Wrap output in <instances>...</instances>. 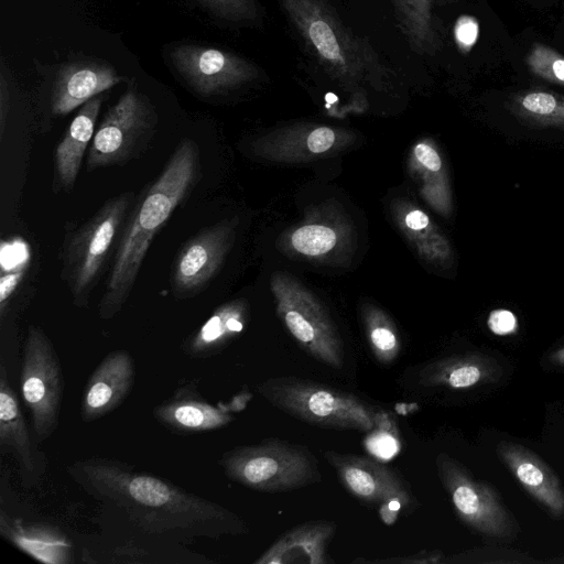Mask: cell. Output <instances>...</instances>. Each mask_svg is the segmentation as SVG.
Here are the masks:
<instances>
[{
	"label": "cell",
	"instance_id": "1",
	"mask_svg": "<svg viewBox=\"0 0 564 564\" xmlns=\"http://www.w3.org/2000/svg\"><path fill=\"white\" fill-rule=\"evenodd\" d=\"M68 473L89 496L120 510L151 534L219 539L248 531L245 522L225 507L118 460L85 458L73 463Z\"/></svg>",
	"mask_w": 564,
	"mask_h": 564
},
{
	"label": "cell",
	"instance_id": "6",
	"mask_svg": "<svg viewBox=\"0 0 564 564\" xmlns=\"http://www.w3.org/2000/svg\"><path fill=\"white\" fill-rule=\"evenodd\" d=\"M219 464L231 480L264 492L290 491L322 480L313 453L280 438L234 447L221 455Z\"/></svg>",
	"mask_w": 564,
	"mask_h": 564
},
{
	"label": "cell",
	"instance_id": "28",
	"mask_svg": "<svg viewBox=\"0 0 564 564\" xmlns=\"http://www.w3.org/2000/svg\"><path fill=\"white\" fill-rule=\"evenodd\" d=\"M293 247L306 256L328 252L336 245V234L323 225H307L299 228L292 236Z\"/></svg>",
	"mask_w": 564,
	"mask_h": 564
},
{
	"label": "cell",
	"instance_id": "30",
	"mask_svg": "<svg viewBox=\"0 0 564 564\" xmlns=\"http://www.w3.org/2000/svg\"><path fill=\"white\" fill-rule=\"evenodd\" d=\"M528 63L540 76L564 84V57L556 52L538 45L532 51Z\"/></svg>",
	"mask_w": 564,
	"mask_h": 564
},
{
	"label": "cell",
	"instance_id": "35",
	"mask_svg": "<svg viewBox=\"0 0 564 564\" xmlns=\"http://www.w3.org/2000/svg\"><path fill=\"white\" fill-rule=\"evenodd\" d=\"M417 161L430 172L438 173L442 169L440 154L431 145L420 143L414 149Z\"/></svg>",
	"mask_w": 564,
	"mask_h": 564
},
{
	"label": "cell",
	"instance_id": "20",
	"mask_svg": "<svg viewBox=\"0 0 564 564\" xmlns=\"http://www.w3.org/2000/svg\"><path fill=\"white\" fill-rule=\"evenodd\" d=\"M100 95L80 106L70 121L54 153V188L70 192L77 181L83 159L96 131L101 108Z\"/></svg>",
	"mask_w": 564,
	"mask_h": 564
},
{
	"label": "cell",
	"instance_id": "5",
	"mask_svg": "<svg viewBox=\"0 0 564 564\" xmlns=\"http://www.w3.org/2000/svg\"><path fill=\"white\" fill-rule=\"evenodd\" d=\"M257 391L273 406L312 425L364 433L375 426L376 408L352 393L313 380L269 378Z\"/></svg>",
	"mask_w": 564,
	"mask_h": 564
},
{
	"label": "cell",
	"instance_id": "38",
	"mask_svg": "<svg viewBox=\"0 0 564 564\" xmlns=\"http://www.w3.org/2000/svg\"><path fill=\"white\" fill-rule=\"evenodd\" d=\"M547 360L553 366L564 367V346L552 351Z\"/></svg>",
	"mask_w": 564,
	"mask_h": 564
},
{
	"label": "cell",
	"instance_id": "33",
	"mask_svg": "<svg viewBox=\"0 0 564 564\" xmlns=\"http://www.w3.org/2000/svg\"><path fill=\"white\" fill-rule=\"evenodd\" d=\"M24 275V269L2 273L0 276V315L4 317L6 307L12 294L21 283Z\"/></svg>",
	"mask_w": 564,
	"mask_h": 564
},
{
	"label": "cell",
	"instance_id": "34",
	"mask_svg": "<svg viewBox=\"0 0 564 564\" xmlns=\"http://www.w3.org/2000/svg\"><path fill=\"white\" fill-rule=\"evenodd\" d=\"M307 148L313 153L326 152L335 141V132L328 127H318L307 137Z\"/></svg>",
	"mask_w": 564,
	"mask_h": 564
},
{
	"label": "cell",
	"instance_id": "16",
	"mask_svg": "<svg viewBox=\"0 0 564 564\" xmlns=\"http://www.w3.org/2000/svg\"><path fill=\"white\" fill-rule=\"evenodd\" d=\"M121 80L117 70L105 62L79 61L65 64L53 86L51 111L54 116H65Z\"/></svg>",
	"mask_w": 564,
	"mask_h": 564
},
{
	"label": "cell",
	"instance_id": "14",
	"mask_svg": "<svg viewBox=\"0 0 564 564\" xmlns=\"http://www.w3.org/2000/svg\"><path fill=\"white\" fill-rule=\"evenodd\" d=\"M135 379V364L128 350L110 351L95 368L85 386L80 416L86 423L117 409L128 397Z\"/></svg>",
	"mask_w": 564,
	"mask_h": 564
},
{
	"label": "cell",
	"instance_id": "39",
	"mask_svg": "<svg viewBox=\"0 0 564 564\" xmlns=\"http://www.w3.org/2000/svg\"><path fill=\"white\" fill-rule=\"evenodd\" d=\"M560 127L564 126V101L561 102L560 107V116H558V124Z\"/></svg>",
	"mask_w": 564,
	"mask_h": 564
},
{
	"label": "cell",
	"instance_id": "8",
	"mask_svg": "<svg viewBox=\"0 0 564 564\" xmlns=\"http://www.w3.org/2000/svg\"><path fill=\"white\" fill-rule=\"evenodd\" d=\"M20 384L36 444L42 443L58 425L64 377L52 341L36 325H30L26 332Z\"/></svg>",
	"mask_w": 564,
	"mask_h": 564
},
{
	"label": "cell",
	"instance_id": "7",
	"mask_svg": "<svg viewBox=\"0 0 564 564\" xmlns=\"http://www.w3.org/2000/svg\"><path fill=\"white\" fill-rule=\"evenodd\" d=\"M158 115L150 99L129 82L97 127L86 158L87 171L127 164L140 155L152 139Z\"/></svg>",
	"mask_w": 564,
	"mask_h": 564
},
{
	"label": "cell",
	"instance_id": "17",
	"mask_svg": "<svg viewBox=\"0 0 564 564\" xmlns=\"http://www.w3.org/2000/svg\"><path fill=\"white\" fill-rule=\"evenodd\" d=\"M497 453L535 501L553 518H564V488L553 470L536 454L507 441L497 445Z\"/></svg>",
	"mask_w": 564,
	"mask_h": 564
},
{
	"label": "cell",
	"instance_id": "32",
	"mask_svg": "<svg viewBox=\"0 0 564 564\" xmlns=\"http://www.w3.org/2000/svg\"><path fill=\"white\" fill-rule=\"evenodd\" d=\"M487 325L494 334L505 336L517 330L518 321L511 311L499 308L489 314Z\"/></svg>",
	"mask_w": 564,
	"mask_h": 564
},
{
	"label": "cell",
	"instance_id": "29",
	"mask_svg": "<svg viewBox=\"0 0 564 564\" xmlns=\"http://www.w3.org/2000/svg\"><path fill=\"white\" fill-rule=\"evenodd\" d=\"M214 15L232 22H253L259 18L256 0H197Z\"/></svg>",
	"mask_w": 564,
	"mask_h": 564
},
{
	"label": "cell",
	"instance_id": "18",
	"mask_svg": "<svg viewBox=\"0 0 564 564\" xmlns=\"http://www.w3.org/2000/svg\"><path fill=\"white\" fill-rule=\"evenodd\" d=\"M232 405L207 402L195 389L183 387L161 404L153 415L160 424L177 434H198L220 429L232 420Z\"/></svg>",
	"mask_w": 564,
	"mask_h": 564
},
{
	"label": "cell",
	"instance_id": "13",
	"mask_svg": "<svg viewBox=\"0 0 564 564\" xmlns=\"http://www.w3.org/2000/svg\"><path fill=\"white\" fill-rule=\"evenodd\" d=\"M278 312L296 343L319 362L344 366V346L334 324L313 297L303 292L279 294Z\"/></svg>",
	"mask_w": 564,
	"mask_h": 564
},
{
	"label": "cell",
	"instance_id": "12",
	"mask_svg": "<svg viewBox=\"0 0 564 564\" xmlns=\"http://www.w3.org/2000/svg\"><path fill=\"white\" fill-rule=\"evenodd\" d=\"M232 235L230 224L220 221L202 229L183 243L171 271L175 297L195 296L208 285L230 249Z\"/></svg>",
	"mask_w": 564,
	"mask_h": 564
},
{
	"label": "cell",
	"instance_id": "37",
	"mask_svg": "<svg viewBox=\"0 0 564 564\" xmlns=\"http://www.w3.org/2000/svg\"><path fill=\"white\" fill-rule=\"evenodd\" d=\"M404 220L406 227L413 231H420L430 226L429 216L420 209L409 212Z\"/></svg>",
	"mask_w": 564,
	"mask_h": 564
},
{
	"label": "cell",
	"instance_id": "19",
	"mask_svg": "<svg viewBox=\"0 0 564 564\" xmlns=\"http://www.w3.org/2000/svg\"><path fill=\"white\" fill-rule=\"evenodd\" d=\"M336 532L330 520H311L290 529L254 564H326V550Z\"/></svg>",
	"mask_w": 564,
	"mask_h": 564
},
{
	"label": "cell",
	"instance_id": "22",
	"mask_svg": "<svg viewBox=\"0 0 564 564\" xmlns=\"http://www.w3.org/2000/svg\"><path fill=\"white\" fill-rule=\"evenodd\" d=\"M2 536L33 558L50 564L69 563L73 555L69 540L58 529L15 519L1 510Z\"/></svg>",
	"mask_w": 564,
	"mask_h": 564
},
{
	"label": "cell",
	"instance_id": "26",
	"mask_svg": "<svg viewBox=\"0 0 564 564\" xmlns=\"http://www.w3.org/2000/svg\"><path fill=\"white\" fill-rule=\"evenodd\" d=\"M365 446L371 455L380 459H390L400 452L399 431L390 413L377 412L375 426L368 432Z\"/></svg>",
	"mask_w": 564,
	"mask_h": 564
},
{
	"label": "cell",
	"instance_id": "11",
	"mask_svg": "<svg viewBox=\"0 0 564 564\" xmlns=\"http://www.w3.org/2000/svg\"><path fill=\"white\" fill-rule=\"evenodd\" d=\"M171 58L185 82L203 96L236 88L259 75L249 61L210 46L180 45L172 51Z\"/></svg>",
	"mask_w": 564,
	"mask_h": 564
},
{
	"label": "cell",
	"instance_id": "31",
	"mask_svg": "<svg viewBox=\"0 0 564 564\" xmlns=\"http://www.w3.org/2000/svg\"><path fill=\"white\" fill-rule=\"evenodd\" d=\"M478 30V23L473 17H459L454 28V36L457 45L465 52L469 51L477 41Z\"/></svg>",
	"mask_w": 564,
	"mask_h": 564
},
{
	"label": "cell",
	"instance_id": "36",
	"mask_svg": "<svg viewBox=\"0 0 564 564\" xmlns=\"http://www.w3.org/2000/svg\"><path fill=\"white\" fill-rule=\"evenodd\" d=\"M9 109H10L9 87L6 82L3 72H1V79H0V139L1 140L3 139V135H4Z\"/></svg>",
	"mask_w": 564,
	"mask_h": 564
},
{
	"label": "cell",
	"instance_id": "15",
	"mask_svg": "<svg viewBox=\"0 0 564 564\" xmlns=\"http://www.w3.org/2000/svg\"><path fill=\"white\" fill-rule=\"evenodd\" d=\"M0 449L14 458L24 486L39 482L43 473L41 458L3 364L0 366Z\"/></svg>",
	"mask_w": 564,
	"mask_h": 564
},
{
	"label": "cell",
	"instance_id": "9",
	"mask_svg": "<svg viewBox=\"0 0 564 564\" xmlns=\"http://www.w3.org/2000/svg\"><path fill=\"white\" fill-rule=\"evenodd\" d=\"M436 468L462 521L489 538L505 541L516 538L518 524L491 485L475 479L446 453L437 455Z\"/></svg>",
	"mask_w": 564,
	"mask_h": 564
},
{
	"label": "cell",
	"instance_id": "3",
	"mask_svg": "<svg viewBox=\"0 0 564 564\" xmlns=\"http://www.w3.org/2000/svg\"><path fill=\"white\" fill-rule=\"evenodd\" d=\"M325 72L347 88L383 83L388 69L362 39L337 19L325 0H279Z\"/></svg>",
	"mask_w": 564,
	"mask_h": 564
},
{
	"label": "cell",
	"instance_id": "2",
	"mask_svg": "<svg viewBox=\"0 0 564 564\" xmlns=\"http://www.w3.org/2000/svg\"><path fill=\"white\" fill-rule=\"evenodd\" d=\"M199 176L198 147L193 140L183 139L156 180L133 204L98 305L100 318L110 319L121 311L154 237L196 187Z\"/></svg>",
	"mask_w": 564,
	"mask_h": 564
},
{
	"label": "cell",
	"instance_id": "27",
	"mask_svg": "<svg viewBox=\"0 0 564 564\" xmlns=\"http://www.w3.org/2000/svg\"><path fill=\"white\" fill-rule=\"evenodd\" d=\"M518 107L523 117L541 126H557L561 102L545 91H531L518 100Z\"/></svg>",
	"mask_w": 564,
	"mask_h": 564
},
{
	"label": "cell",
	"instance_id": "4",
	"mask_svg": "<svg viewBox=\"0 0 564 564\" xmlns=\"http://www.w3.org/2000/svg\"><path fill=\"white\" fill-rule=\"evenodd\" d=\"M135 202L132 192L111 197L85 223L67 234L62 251V279L77 307H86L106 264L115 254Z\"/></svg>",
	"mask_w": 564,
	"mask_h": 564
},
{
	"label": "cell",
	"instance_id": "25",
	"mask_svg": "<svg viewBox=\"0 0 564 564\" xmlns=\"http://www.w3.org/2000/svg\"><path fill=\"white\" fill-rule=\"evenodd\" d=\"M368 341L375 358L382 365L392 364L401 350V340L392 323L380 312L366 317Z\"/></svg>",
	"mask_w": 564,
	"mask_h": 564
},
{
	"label": "cell",
	"instance_id": "24",
	"mask_svg": "<svg viewBox=\"0 0 564 564\" xmlns=\"http://www.w3.org/2000/svg\"><path fill=\"white\" fill-rule=\"evenodd\" d=\"M394 12L410 45L420 54H434L440 35L435 18L438 0H391Z\"/></svg>",
	"mask_w": 564,
	"mask_h": 564
},
{
	"label": "cell",
	"instance_id": "10",
	"mask_svg": "<svg viewBox=\"0 0 564 564\" xmlns=\"http://www.w3.org/2000/svg\"><path fill=\"white\" fill-rule=\"evenodd\" d=\"M325 459L352 496L379 505L383 522L392 524L401 512L409 513L417 502L403 478L392 468L366 456L326 451Z\"/></svg>",
	"mask_w": 564,
	"mask_h": 564
},
{
	"label": "cell",
	"instance_id": "23",
	"mask_svg": "<svg viewBox=\"0 0 564 564\" xmlns=\"http://www.w3.org/2000/svg\"><path fill=\"white\" fill-rule=\"evenodd\" d=\"M247 322V307L241 301H232L217 307L212 316L184 343V351L193 358H207L220 352Z\"/></svg>",
	"mask_w": 564,
	"mask_h": 564
},
{
	"label": "cell",
	"instance_id": "21",
	"mask_svg": "<svg viewBox=\"0 0 564 564\" xmlns=\"http://www.w3.org/2000/svg\"><path fill=\"white\" fill-rule=\"evenodd\" d=\"M502 369L492 357L464 354L445 357L425 365L419 372V383L426 388L468 389L497 381Z\"/></svg>",
	"mask_w": 564,
	"mask_h": 564
}]
</instances>
